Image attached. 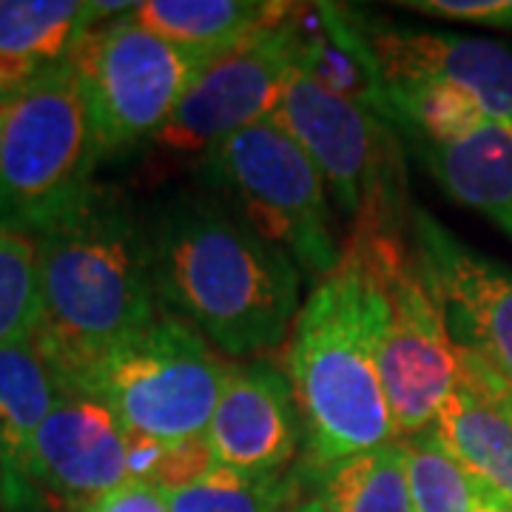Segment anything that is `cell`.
Masks as SVG:
<instances>
[{
	"instance_id": "cell-1",
	"label": "cell",
	"mask_w": 512,
	"mask_h": 512,
	"mask_svg": "<svg viewBox=\"0 0 512 512\" xmlns=\"http://www.w3.org/2000/svg\"><path fill=\"white\" fill-rule=\"evenodd\" d=\"M154 285L222 353L242 359L279 348L299 313L302 274L211 191H180L148 220Z\"/></svg>"
},
{
	"instance_id": "cell-2",
	"label": "cell",
	"mask_w": 512,
	"mask_h": 512,
	"mask_svg": "<svg viewBox=\"0 0 512 512\" xmlns=\"http://www.w3.org/2000/svg\"><path fill=\"white\" fill-rule=\"evenodd\" d=\"M43 319L35 348L63 387L100 353L163 311L148 220L114 188H97L35 234Z\"/></svg>"
},
{
	"instance_id": "cell-3",
	"label": "cell",
	"mask_w": 512,
	"mask_h": 512,
	"mask_svg": "<svg viewBox=\"0 0 512 512\" xmlns=\"http://www.w3.org/2000/svg\"><path fill=\"white\" fill-rule=\"evenodd\" d=\"M285 376L305 436L299 470L313 473L396 441L376 365L373 293L348 256L316 282L296 313Z\"/></svg>"
},
{
	"instance_id": "cell-4",
	"label": "cell",
	"mask_w": 512,
	"mask_h": 512,
	"mask_svg": "<svg viewBox=\"0 0 512 512\" xmlns=\"http://www.w3.org/2000/svg\"><path fill=\"white\" fill-rule=\"evenodd\" d=\"M407 222L353 225L342 254L373 293L376 365L396 441L430 430L461 379V350L421 268L413 234L407 239Z\"/></svg>"
},
{
	"instance_id": "cell-5",
	"label": "cell",
	"mask_w": 512,
	"mask_h": 512,
	"mask_svg": "<svg viewBox=\"0 0 512 512\" xmlns=\"http://www.w3.org/2000/svg\"><path fill=\"white\" fill-rule=\"evenodd\" d=\"M0 106V225L37 234L94 188L103 151L89 94L66 60Z\"/></svg>"
},
{
	"instance_id": "cell-6",
	"label": "cell",
	"mask_w": 512,
	"mask_h": 512,
	"mask_svg": "<svg viewBox=\"0 0 512 512\" xmlns=\"http://www.w3.org/2000/svg\"><path fill=\"white\" fill-rule=\"evenodd\" d=\"M228 362L180 316L163 311L83 367L66 390L94 396L128 433L185 441L208 433Z\"/></svg>"
},
{
	"instance_id": "cell-7",
	"label": "cell",
	"mask_w": 512,
	"mask_h": 512,
	"mask_svg": "<svg viewBox=\"0 0 512 512\" xmlns=\"http://www.w3.org/2000/svg\"><path fill=\"white\" fill-rule=\"evenodd\" d=\"M200 177L265 242L285 251L299 271L325 279L342 262L330 191L302 146L274 120L222 140L200 160Z\"/></svg>"
},
{
	"instance_id": "cell-8",
	"label": "cell",
	"mask_w": 512,
	"mask_h": 512,
	"mask_svg": "<svg viewBox=\"0 0 512 512\" xmlns=\"http://www.w3.org/2000/svg\"><path fill=\"white\" fill-rule=\"evenodd\" d=\"M72 63L109 160L154 143L205 60L137 26L126 12L83 37Z\"/></svg>"
},
{
	"instance_id": "cell-9",
	"label": "cell",
	"mask_w": 512,
	"mask_h": 512,
	"mask_svg": "<svg viewBox=\"0 0 512 512\" xmlns=\"http://www.w3.org/2000/svg\"><path fill=\"white\" fill-rule=\"evenodd\" d=\"M271 120L311 157L330 200L350 222L373 211L410 208L396 137L376 111L336 97L296 66Z\"/></svg>"
},
{
	"instance_id": "cell-10",
	"label": "cell",
	"mask_w": 512,
	"mask_h": 512,
	"mask_svg": "<svg viewBox=\"0 0 512 512\" xmlns=\"http://www.w3.org/2000/svg\"><path fill=\"white\" fill-rule=\"evenodd\" d=\"M302 6L220 55L208 57L154 146L177 157H208L242 128L271 120L302 57Z\"/></svg>"
},
{
	"instance_id": "cell-11",
	"label": "cell",
	"mask_w": 512,
	"mask_h": 512,
	"mask_svg": "<svg viewBox=\"0 0 512 512\" xmlns=\"http://www.w3.org/2000/svg\"><path fill=\"white\" fill-rule=\"evenodd\" d=\"M410 234L456 348L512 382V268L476 254L421 208L410 211Z\"/></svg>"
},
{
	"instance_id": "cell-12",
	"label": "cell",
	"mask_w": 512,
	"mask_h": 512,
	"mask_svg": "<svg viewBox=\"0 0 512 512\" xmlns=\"http://www.w3.org/2000/svg\"><path fill=\"white\" fill-rule=\"evenodd\" d=\"M23 473L40 501L83 512L131 481L128 430L100 399L66 390L37 427Z\"/></svg>"
},
{
	"instance_id": "cell-13",
	"label": "cell",
	"mask_w": 512,
	"mask_h": 512,
	"mask_svg": "<svg viewBox=\"0 0 512 512\" xmlns=\"http://www.w3.org/2000/svg\"><path fill=\"white\" fill-rule=\"evenodd\" d=\"M382 89L450 83L473 94L490 120L512 126V49L490 37L424 32L359 18Z\"/></svg>"
},
{
	"instance_id": "cell-14",
	"label": "cell",
	"mask_w": 512,
	"mask_h": 512,
	"mask_svg": "<svg viewBox=\"0 0 512 512\" xmlns=\"http://www.w3.org/2000/svg\"><path fill=\"white\" fill-rule=\"evenodd\" d=\"M205 439L217 467L248 476L293 470L305 436L288 376L268 359L228 365Z\"/></svg>"
},
{
	"instance_id": "cell-15",
	"label": "cell",
	"mask_w": 512,
	"mask_h": 512,
	"mask_svg": "<svg viewBox=\"0 0 512 512\" xmlns=\"http://www.w3.org/2000/svg\"><path fill=\"white\" fill-rule=\"evenodd\" d=\"M134 3L3 0L0 3V103L12 100L40 74L72 60L94 20L120 18Z\"/></svg>"
},
{
	"instance_id": "cell-16",
	"label": "cell",
	"mask_w": 512,
	"mask_h": 512,
	"mask_svg": "<svg viewBox=\"0 0 512 512\" xmlns=\"http://www.w3.org/2000/svg\"><path fill=\"white\" fill-rule=\"evenodd\" d=\"M410 146L453 200L512 237V126L484 120L453 143Z\"/></svg>"
},
{
	"instance_id": "cell-17",
	"label": "cell",
	"mask_w": 512,
	"mask_h": 512,
	"mask_svg": "<svg viewBox=\"0 0 512 512\" xmlns=\"http://www.w3.org/2000/svg\"><path fill=\"white\" fill-rule=\"evenodd\" d=\"M296 3L274 0H143L128 18L191 55H220L259 29L285 20Z\"/></svg>"
},
{
	"instance_id": "cell-18",
	"label": "cell",
	"mask_w": 512,
	"mask_h": 512,
	"mask_svg": "<svg viewBox=\"0 0 512 512\" xmlns=\"http://www.w3.org/2000/svg\"><path fill=\"white\" fill-rule=\"evenodd\" d=\"M433 433L487 493L512 501V416L487 393L458 379Z\"/></svg>"
},
{
	"instance_id": "cell-19",
	"label": "cell",
	"mask_w": 512,
	"mask_h": 512,
	"mask_svg": "<svg viewBox=\"0 0 512 512\" xmlns=\"http://www.w3.org/2000/svg\"><path fill=\"white\" fill-rule=\"evenodd\" d=\"M63 396L66 387L32 339L0 348V436L12 470L26 487L29 481L23 467L29 456V444L35 439L37 427L46 421Z\"/></svg>"
},
{
	"instance_id": "cell-20",
	"label": "cell",
	"mask_w": 512,
	"mask_h": 512,
	"mask_svg": "<svg viewBox=\"0 0 512 512\" xmlns=\"http://www.w3.org/2000/svg\"><path fill=\"white\" fill-rule=\"evenodd\" d=\"M305 487L328 512H413L399 441L305 473Z\"/></svg>"
},
{
	"instance_id": "cell-21",
	"label": "cell",
	"mask_w": 512,
	"mask_h": 512,
	"mask_svg": "<svg viewBox=\"0 0 512 512\" xmlns=\"http://www.w3.org/2000/svg\"><path fill=\"white\" fill-rule=\"evenodd\" d=\"M302 470L248 476L228 467H214L197 481L163 490L171 512H293L302 501Z\"/></svg>"
},
{
	"instance_id": "cell-22",
	"label": "cell",
	"mask_w": 512,
	"mask_h": 512,
	"mask_svg": "<svg viewBox=\"0 0 512 512\" xmlns=\"http://www.w3.org/2000/svg\"><path fill=\"white\" fill-rule=\"evenodd\" d=\"M399 447L404 453L413 512H478L484 487L450 456L433 427L419 436L399 439Z\"/></svg>"
},
{
	"instance_id": "cell-23",
	"label": "cell",
	"mask_w": 512,
	"mask_h": 512,
	"mask_svg": "<svg viewBox=\"0 0 512 512\" xmlns=\"http://www.w3.org/2000/svg\"><path fill=\"white\" fill-rule=\"evenodd\" d=\"M43 319L35 234L0 225V348L29 342Z\"/></svg>"
},
{
	"instance_id": "cell-24",
	"label": "cell",
	"mask_w": 512,
	"mask_h": 512,
	"mask_svg": "<svg viewBox=\"0 0 512 512\" xmlns=\"http://www.w3.org/2000/svg\"><path fill=\"white\" fill-rule=\"evenodd\" d=\"M396 6L424 12V15H433V18L512 29V0H404V3H396Z\"/></svg>"
},
{
	"instance_id": "cell-25",
	"label": "cell",
	"mask_w": 512,
	"mask_h": 512,
	"mask_svg": "<svg viewBox=\"0 0 512 512\" xmlns=\"http://www.w3.org/2000/svg\"><path fill=\"white\" fill-rule=\"evenodd\" d=\"M83 512H171L163 490L148 481H126L117 490L97 498Z\"/></svg>"
},
{
	"instance_id": "cell-26",
	"label": "cell",
	"mask_w": 512,
	"mask_h": 512,
	"mask_svg": "<svg viewBox=\"0 0 512 512\" xmlns=\"http://www.w3.org/2000/svg\"><path fill=\"white\" fill-rule=\"evenodd\" d=\"M461 379L476 384L481 393H487L504 413L512 416V382L504 373H498L490 362L461 350Z\"/></svg>"
},
{
	"instance_id": "cell-27",
	"label": "cell",
	"mask_w": 512,
	"mask_h": 512,
	"mask_svg": "<svg viewBox=\"0 0 512 512\" xmlns=\"http://www.w3.org/2000/svg\"><path fill=\"white\" fill-rule=\"evenodd\" d=\"M37 507H40V498L12 470V461L0 436V512H35Z\"/></svg>"
},
{
	"instance_id": "cell-28",
	"label": "cell",
	"mask_w": 512,
	"mask_h": 512,
	"mask_svg": "<svg viewBox=\"0 0 512 512\" xmlns=\"http://www.w3.org/2000/svg\"><path fill=\"white\" fill-rule=\"evenodd\" d=\"M478 512H512V501L510 498H501V495H493L484 490V498H481Z\"/></svg>"
},
{
	"instance_id": "cell-29",
	"label": "cell",
	"mask_w": 512,
	"mask_h": 512,
	"mask_svg": "<svg viewBox=\"0 0 512 512\" xmlns=\"http://www.w3.org/2000/svg\"><path fill=\"white\" fill-rule=\"evenodd\" d=\"M293 512H328V510H325L316 498H305V501H302V504H299Z\"/></svg>"
},
{
	"instance_id": "cell-30",
	"label": "cell",
	"mask_w": 512,
	"mask_h": 512,
	"mask_svg": "<svg viewBox=\"0 0 512 512\" xmlns=\"http://www.w3.org/2000/svg\"><path fill=\"white\" fill-rule=\"evenodd\" d=\"M0 154H3V106H0Z\"/></svg>"
}]
</instances>
